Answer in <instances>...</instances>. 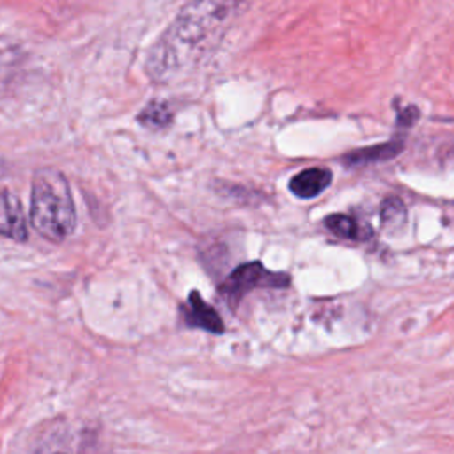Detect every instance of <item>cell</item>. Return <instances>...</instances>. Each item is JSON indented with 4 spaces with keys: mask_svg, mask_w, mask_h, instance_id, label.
I'll use <instances>...</instances> for the list:
<instances>
[{
    "mask_svg": "<svg viewBox=\"0 0 454 454\" xmlns=\"http://www.w3.org/2000/svg\"><path fill=\"white\" fill-rule=\"evenodd\" d=\"M2 172H4V161L0 160V174H2Z\"/></svg>",
    "mask_w": 454,
    "mask_h": 454,
    "instance_id": "obj_11",
    "label": "cell"
},
{
    "mask_svg": "<svg viewBox=\"0 0 454 454\" xmlns=\"http://www.w3.org/2000/svg\"><path fill=\"white\" fill-rule=\"evenodd\" d=\"M325 225L337 236L340 238H349V239H360L367 236L369 231H365L353 216L348 215H330L325 218Z\"/></svg>",
    "mask_w": 454,
    "mask_h": 454,
    "instance_id": "obj_8",
    "label": "cell"
},
{
    "mask_svg": "<svg viewBox=\"0 0 454 454\" xmlns=\"http://www.w3.org/2000/svg\"><path fill=\"white\" fill-rule=\"evenodd\" d=\"M330 183H332V172L328 168L310 167L291 177L289 190L300 199H312L319 195L323 190H326Z\"/></svg>",
    "mask_w": 454,
    "mask_h": 454,
    "instance_id": "obj_6",
    "label": "cell"
},
{
    "mask_svg": "<svg viewBox=\"0 0 454 454\" xmlns=\"http://www.w3.org/2000/svg\"><path fill=\"white\" fill-rule=\"evenodd\" d=\"M30 223L48 241L60 243L76 227V207L66 176L39 168L32 177Z\"/></svg>",
    "mask_w": 454,
    "mask_h": 454,
    "instance_id": "obj_2",
    "label": "cell"
},
{
    "mask_svg": "<svg viewBox=\"0 0 454 454\" xmlns=\"http://www.w3.org/2000/svg\"><path fill=\"white\" fill-rule=\"evenodd\" d=\"M0 236L11 238L14 241H27V216L20 199L2 188L0 190Z\"/></svg>",
    "mask_w": 454,
    "mask_h": 454,
    "instance_id": "obj_4",
    "label": "cell"
},
{
    "mask_svg": "<svg viewBox=\"0 0 454 454\" xmlns=\"http://www.w3.org/2000/svg\"><path fill=\"white\" fill-rule=\"evenodd\" d=\"M404 218H406V209L399 199L390 197L381 204V223L385 229L401 227L404 223Z\"/></svg>",
    "mask_w": 454,
    "mask_h": 454,
    "instance_id": "obj_10",
    "label": "cell"
},
{
    "mask_svg": "<svg viewBox=\"0 0 454 454\" xmlns=\"http://www.w3.org/2000/svg\"><path fill=\"white\" fill-rule=\"evenodd\" d=\"M181 314L186 325L207 330L211 333H222L225 328L218 312L202 300L199 291H192L188 294L186 303L181 307Z\"/></svg>",
    "mask_w": 454,
    "mask_h": 454,
    "instance_id": "obj_5",
    "label": "cell"
},
{
    "mask_svg": "<svg viewBox=\"0 0 454 454\" xmlns=\"http://www.w3.org/2000/svg\"><path fill=\"white\" fill-rule=\"evenodd\" d=\"M170 119H172L170 110L167 108L165 103H160V101L149 103L138 115V121L149 128H165L170 122Z\"/></svg>",
    "mask_w": 454,
    "mask_h": 454,
    "instance_id": "obj_9",
    "label": "cell"
},
{
    "mask_svg": "<svg viewBox=\"0 0 454 454\" xmlns=\"http://www.w3.org/2000/svg\"><path fill=\"white\" fill-rule=\"evenodd\" d=\"M252 0H192L147 53L153 82H170L190 71L223 35Z\"/></svg>",
    "mask_w": 454,
    "mask_h": 454,
    "instance_id": "obj_1",
    "label": "cell"
},
{
    "mask_svg": "<svg viewBox=\"0 0 454 454\" xmlns=\"http://www.w3.org/2000/svg\"><path fill=\"white\" fill-rule=\"evenodd\" d=\"M401 147H403L401 142H388V144H381L376 147L358 149V151L348 154L346 161H349L351 165H362V163H374V161L388 160V158H394L401 151Z\"/></svg>",
    "mask_w": 454,
    "mask_h": 454,
    "instance_id": "obj_7",
    "label": "cell"
},
{
    "mask_svg": "<svg viewBox=\"0 0 454 454\" xmlns=\"http://www.w3.org/2000/svg\"><path fill=\"white\" fill-rule=\"evenodd\" d=\"M289 286V277L286 273H273L266 270L261 262H247L238 266L220 286V294L227 300L231 307L255 287H286Z\"/></svg>",
    "mask_w": 454,
    "mask_h": 454,
    "instance_id": "obj_3",
    "label": "cell"
}]
</instances>
